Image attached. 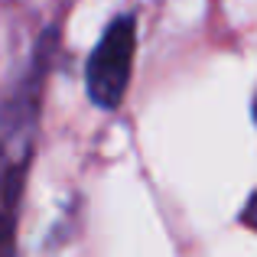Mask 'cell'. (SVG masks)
Returning a JSON list of instances; mask_svg holds the SVG:
<instances>
[{
	"label": "cell",
	"mask_w": 257,
	"mask_h": 257,
	"mask_svg": "<svg viewBox=\"0 0 257 257\" xmlns=\"http://www.w3.org/2000/svg\"><path fill=\"white\" fill-rule=\"evenodd\" d=\"M241 221H244L247 228H254V231H257V192H251V199L244 202V212H241Z\"/></svg>",
	"instance_id": "3957f363"
},
{
	"label": "cell",
	"mask_w": 257,
	"mask_h": 257,
	"mask_svg": "<svg viewBox=\"0 0 257 257\" xmlns=\"http://www.w3.org/2000/svg\"><path fill=\"white\" fill-rule=\"evenodd\" d=\"M254 120H257V98H254Z\"/></svg>",
	"instance_id": "277c9868"
},
{
	"label": "cell",
	"mask_w": 257,
	"mask_h": 257,
	"mask_svg": "<svg viewBox=\"0 0 257 257\" xmlns=\"http://www.w3.org/2000/svg\"><path fill=\"white\" fill-rule=\"evenodd\" d=\"M46 59H49V49L43 43L36 69L0 107V257H13V244H17V215L23 202L26 170L33 163Z\"/></svg>",
	"instance_id": "6da1fadb"
},
{
	"label": "cell",
	"mask_w": 257,
	"mask_h": 257,
	"mask_svg": "<svg viewBox=\"0 0 257 257\" xmlns=\"http://www.w3.org/2000/svg\"><path fill=\"white\" fill-rule=\"evenodd\" d=\"M134 49H137V23L134 17H117L98 39L85 69L88 94L98 107L114 111L124 101L134 72Z\"/></svg>",
	"instance_id": "7a4b0ae2"
}]
</instances>
